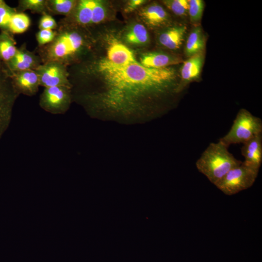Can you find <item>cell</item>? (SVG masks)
<instances>
[{
	"label": "cell",
	"instance_id": "cell-24",
	"mask_svg": "<svg viewBox=\"0 0 262 262\" xmlns=\"http://www.w3.org/2000/svg\"><path fill=\"white\" fill-rule=\"evenodd\" d=\"M16 12V8L11 7L4 1L0 0V29L1 30L8 31V26L11 18Z\"/></svg>",
	"mask_w": 262,
	"mask_h": 262
},
{
	"label": "cell",
	"instance_id": "cell-14",
	"mask_svg": "<svg viewBox=\"0 0 262 262\" xmlns=\"http://www.w3.org/2000/svg\"><path fill=\"white\" fill-rule=\"evenodd\" d=\"M139 15L146 24L154 28L164 26L169 20L167 12L161 5L156 3H151L142 8Z\"/></svg>",
	"mask_w": 262,
	"mask_h": 262
},
{
	"label": "cell",
	"instance_id": "cell-20",
	"mask_svg": "<svg viewBox=\"0 0 262 262\" xmlns=\"http://www.w3.org/2000/svg\"><path fill=\"white\" fill-rule=\"evenodd\" d=\"M148 39L149 36L146 27L140 23L134 24L125 35L126 41L132 45L145 44Z\"/></svg>",
	"mask_w": 262,
	"mask_h": 262
},
{
	"label": "cell",
	"instance_id": "cell-26",
	"mask_svg": "<svg viewBox=\"0 0 262 262\" xmlns=\"http://www.w3.org/2000/svg\"><path fill=\"white\" fill-rule=\"evenodd\" d=\"M106 16V9L103 3L100 0H95L93 10L91 25L100 23Z\"/></svg>",
	"mask_w": 262,
	"mask_h": 262
},
{
	"label": "cell",
	"instance_id": "cell-8",
	"mask_svg": "<svg viewBox=\"0 0 262 262\" xmlns=\"http://www.w3.org/2000/svg\"><path fill=\"white\" fill-rule=\"evenodd\" d=\"M40 85L45 88L64 86L72 88L69 81L68 67L56 61L42 64L36 69Z\"/></svg>",
	"mask_w": 262,
	"mask_h": 262
},
{
	"label": "cell",
	"instance_id": "cell-15",
	"mask_svg": "<svg viewBox=\"0 0 262 262\" xmlns=\"http://www.w3.org/2000/svg\"><path fill=\"white\" fill-rule=\"evenodd\" d=\"M183 62V59L178 56L163 52H152L144 54L140 63L147 67L161 68Z\"/></svg>",
	"mask_w": 262,
	"mask_h": 262
},
{
	"label": "cell",
	"instance_id": "cell-10",
	"mask_svg": "<svg viewBox=\"0 0 262 262\" xmlns=\"http://www.w3.org/2000/svg\"><path fill=\"white\" fill-rule=\"evenodd\" d=\"M205 60V51L199 52L183 62L180 70V82L176 92H180L188 83L198 80Z\"/></svg>",
	"mask_w": 262,
	"mask_h": 262
},
{
	"label": "cell",
	"instance_id": "cell-18",
	"mask_svg": "<svg viewBox=\"0 0 262 262\" xmlns=\"http://www.w3.org/2000/svg\"><path fill=\"white\" fill-rule=\"evenodd\" d=\"M17 48L13 34L8 31L0 33V61L6 65L15 56Z\"/></svg>",
	"mask_w": 262,
	"mask_h": 262
},
{
	"label": "cell",
	"instance_id": "cell-12",
	"mask_svg": "<svg viewBox=\"0 0 262 262\" xmlns=\"http://www.w3.org/2000/svg\"><path fill=\"white\" fill-rule=\"evenodd\" d=\"M241 154L245 165L260 169L262 163V133L259 134L243 144Z\"/></svg>",
	"mask_w": 262,
	"mask_h": 262
},
{
	"label": "cell",
	"instance_id": "cell-25",
	"mask_svg": "<svg viewBox=\"0 0 262 262\" xmlns=\"http://www.w3.org/2000/svg\"><path fill=\"white\" fill-rule=\"evenodd\" d=\"M164 4L174 14L183 16L188 14V0H166L163 1Z\"/></svg>",
	"mask_w": 262,
	"mask_h": 262
},
{
	"label": "cell",
	"instance_id": "cell-22",
	"mask_svg": "<svg viewBox=\"0 0 262 262\" xmlns=\"http://www.w3.org/2000/svg\"><path fill=\"white\" fill-rule=\"evenodd\" d=\"M16 9L17 12L30 10L33 13L42 15L49 14L46 6V0H19Z\"/></svg>",
	"mask_w": 262,
	"mask_h": 262
},
{
	"label": "cell",
	"instance_id": "cell-6",
	"mask_svg": "<svg viewBox=\"0 0 262 262\" xmlns=\"http://www.w3.org/2000/svg\"><path fill=\"white\" fill-rule=\"evenodd\" d=\"M259 170L242 162L229 170L215 185L224 194L233 195L251 187L255 182Z\"/></svg>",
	"mask_w": 262,
	"mask_h": 262
},
{
	"label": "cell",
	"instance_id": "cell-23",
	"mask_svg": "<svg viewBox=\"0 0 262 262\" xmlns=\"http://www.w3.org/2000/svg\"><path fill=\"white\" fill-rule=\"evenodd\" d=\"M204 9V2L202 0H188V14L190 21L194 24H197L202 18Z\"/></svg>",
	"mask_w": 262,
	"mask_h": 262
},
{
	"label": "cell",
	"instance_id": "cell-2",
	"mask_svg": "<svg viewBox=\"0 0 262 262\" xmlns=\"http://www.w3.org/2000/svg\"><path fill=\"white\" fill-rule=\"evenodd\" d=\"M55 30L53 40L42 47H37L36 52L42 64L56 61L68 66L89 51L91 40L83 30L86 27L61 19Z\"/></svg>",
	"mask_w": 262,
	"mask_h": 262
},
{
	"label": "cell",
	"instance_id": "cell-19",
	"mask_svg": "<svg viewBox=\"0 0 262 262\" xmlns=\"http://www.w3.org/2000/svg\"><path fill=\"white\" fill-rule=\"evenodd\" d=\"M75 0H46L48 14L50 15L68 16L77 4Z\"/></svg>",
	"mask_w": 262,
	"mask_h": 262
},
{
	"label": "cell",
	"instance_id": "cell-28",
	"mask_svg": "<svg viewBox=\"0 0 262 262\" xmlns=\"http://www.w3.org/2000/svg\"><path fill=\"white\" fill-rule=\"evenodd\" d=\"M57 22L49 14L42 15L39 19L38 27L40 30H55L57 27Z\"/></svg>",
	"mask_w": 262,
	"mask_h": 262
},
{
	"label": "cell",
	"instance_id": "cell-5",
	"mask_svg": "<svg viewBox=\"0 0 262 262\" xmlns=\"http://www.w3.org/2000/svg\"><path fill=\"white\" fill-rule=\"evenodd\" d=\"M19 95L14 84L11 72L0 61V139L9 127L14 106Z\"/></svg>",
	"mask_w": 262,
	"mask_h": 262
},
{
	"label": "cell",
	"instance_id": "cell-9",
	"mask_svg": "<svg viewBox=\"0 0 262 262\" xmlns=\"http://www.w3.org/2000/svg\"><path fill=\"white\" fill-rule=\"evenodd\" d=\"M42 62L40 57L26 48V44H22L15 56L6 65L11 73L27 70H35Z\"/></svg>",
	"mask_w": 262,
	"mask_h": 262
},
{
	"label": "cell",
	"instance_id": "cell-29",
	"mask_svg": "<svg viewBox=\"0 0 262 262\" xmlns=\"http://www.w3.org/2000/svg\"><path fill=\"white\" fill-rule=\"evenodd\" d=\"M146 1L144 0H131L129 1L125 8V11L126 13L132 12L137 8L139 6L142 5Z\"/></svg>",
	"mask_w": 262,
	"mask_h": 262
},
{
	"label": "cell",
	"instance_id": "cell-4",
	"mask_svg": "<svg viewBox=\"0 0 262 262\" xmlns=\"http://www.w3.org/2000/svg\"><path fill=\"white\" fill-rule=\"evenodd\" d=\"M262 133V121L245 109L236 115L228 132L219 141L229 147L232 144L244 143L255 136Z\"/></svg>",
	"mask_w": 262,
	"mask_h": 262
},
{
	"label": "cell",
	"instance_id": "cell-3",
	"mask_svg": "<svg viewBox=\"0 0 262 262\" xmlns=\"http://www.w3.org/2000/svg\"><path fill=\"white\" fill-rule=\"evenodd\" d=\"M242 162L218 141L209 144L196 161V166L215 185L229 170Z\"/></svg>",
	"mask_w": 262,
	"mask_h": 262
},
{
	"label": "cell",
	"instance_id": "cell-11",
	"mask_svg": "<svg viewBox=\"0 0 262 262\" xmlns=\"http://www.w3.org/2000/svg\"><path fill=\"white\" fill-rule=\"evenodd\" d=\"M14 84L19 94L35 95L38 91L40 82L35 70L11 73Z\"/></svg>",
	"mask_w": 262,
	"mask_h": 262
},
{
	"label": "cell",
	"instance_id": "cell-13",
	"mask_svg": "<svg viewBox=\"0 0 262 262\" xmlns=\"http://www.w3.org/2000/svg\"><path fill=\"white\" fill-rule=\"evenodd\" d=\"M187 30L184 25H178L168 27L161 32L158 37L159 43L170 50L180 49L184 40Z\"/></svg>",
	"mask_w": 262,
	"mask_h": 262
},
{
	"label": "cell",
	"instance_id": "cell-21",
	"mask_svg": "<svg viewBox=\"0 0 262 262\" xmlns=\"http://www.w3.org/2000/svg\"><path fill=\"white\" fill-rule=\"evenodd\" d=\"M31 25L30 17L24 12H16L12 16L8 26V31L12 34L25 32Z\"/></svg>",
	"mask_w": 262,
	"mask_h": 262
},
{
	"label": "cell",
	"instance_id": "cell-27",
	"mask_svg": "<svg viewBox=\"0 0 262 262\" xmlns=\"http://www.w3.org/2000/svg\"><path fill=\"white\" fill-rule=\"evenodd\" d=\"M55 30H40L36 34L38 47H42L50 43L55 36Z\"/></svg>",
	"mask_w": 262,
	"mask_h": 262
},
{
	"label": "cell",
	"instance_id": "cell-1",
	"mask_svg": "<svg viewBox=\"0 0 262 262\" xmlns=\"http://www.w3.org/2000/svg\"><path fill=\"white\" fill-rule=\"evenodd\" d=\"M75 78L80 83H97V90L86 92L79 99L90 111L103 109L128 115L143 111L154 100L179 85L178 73L171 67L143 66L137 60L116 65L106 58L94 54L75 66Z\"/></svg>",
	"mask_w": 262,
	"mask_h": 262
},
{
	"label": "cell",
	"instance_id": "cell-7",
	"mask_svg": "<svg viewBox=\"0 0 262 262\" xmlns=\"http://www.w3.org/2000/svg\"><path fill=\"white\" fill-rule=\"evenodd\" d=\"M71 89L64 86L45 88L40 96V107L52 114H64L71 103Z\"/></svg>",
	"mask_w": 262,
	"mask_h": 262
},
{
	"label": "cell",
	"instance_id": "cell-17",
	"mask_svg": "<svg viewBox=\"0 0 262 262\" xmlns=\"http://www.w3.org/2000/svg\"><path fill=\"white\" fill-rule=\"evenodd\" d=\"M206 46L205 36L201 28L196 26L189 33L184 47V53L190 57L204 51Z\"/></svg>",
	"mask_w": 262,
	"mask_h": 262
},
{
	"label": "cell",
	"instance_id": "cell-16",
	"mask_svg": "<svg viewBox=\"0 0 262 262\" xmlns=\"http://www.w3.org/2000/svg\"><path fill=\"white\" fill-rule=\"evenodd\" d=\"M107 56L110 62L116 65H124L136 61L129 48L117 42H114L109 46Z\"/></svg>",
	"mask_w": 262,
	"mask_h": 262
}]
</instances>
